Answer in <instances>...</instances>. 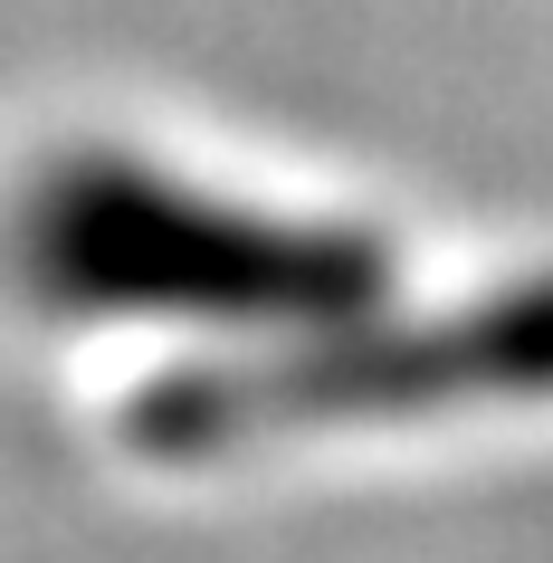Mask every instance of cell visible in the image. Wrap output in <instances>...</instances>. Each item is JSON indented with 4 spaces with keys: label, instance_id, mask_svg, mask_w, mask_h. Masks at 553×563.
Instances as JSON below:
<instances>
[{
    "label": "cell",
    "instance_id": "2",
    "mask_svg": "<svg viewBox=\"0 0 553 563\" xmlns=\"http://www.w3.org/2000/svg\"><path fill=\"white\" fill-rule=\"evenodd\" d=\"M553 401V277L487 287L439 316H344L306 325V344L230 363H181L124 401V449L153 468H210L267 440L324 430H401Z\"/></svg>",
    "mask_w": 553,
    "mask_h": 563
},
{
    "label": "cell",
    "instance_id": "1",
    "mask_svg": "<svg viewBox=\"0 0 553 563\" xmlns=\"http://www.w3.org/2000/svg\"><path fill=\"white\" fill-rule=\"evenodd\" d=\"M20 287L58 316H173V325H344L391 306V239L363 220L258 210L191 191L144 153L77 144L20 191Z\"/></svg>",
    "mask_w": 553,
    "mask_h": 563
}]
</instances>
